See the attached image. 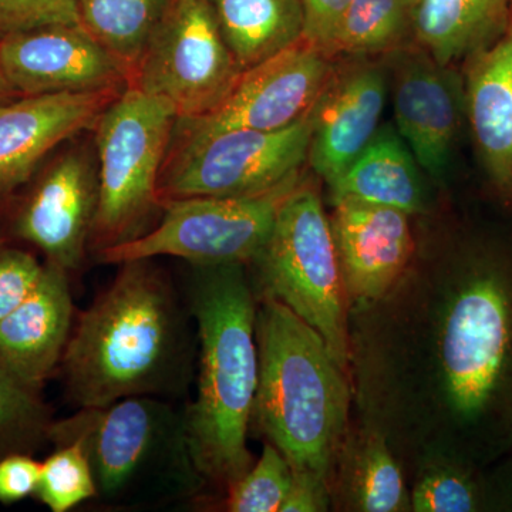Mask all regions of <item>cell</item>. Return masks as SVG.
<instances>
[{
    "mask_svg": "<svg viewBox=\"0 0 512 512\" xmlns=\"http://www.w3.org/2000/svg\"><path fill=\"white\" fill-rule=\"evenodd\" d=\"M173 0H76L79 23L123 67L131 83Z\"/></svg>",
    "mask_w": 512,
    "mask_h": 512,
    "instance_id": "cb8c5ba5",
    "label": "cell"
},
{
    "mask_svg": "<svg viewBox=\"0 0 512 512\" xmlns=\"http://www.w3.org/2000/svg\"><path fill=\"white\" fill-rule=\"evenodd\" d=\"M332 505L342 511H410L406 471L382 434L355 421L330 474Z\"/></svg>",
    "mask_w": 512,
    "mask_h": 512,
    "instance_id": "ffe728a7",
    "label": "cell"
},
{
    "mask_svg": "<svg viewBox=\"0 0 512 512\" xmlns=\"http://www.w3.org/2000/svg\"><path fill=\"white\" fill-rule=\"evenodd\" d=\"M328 187L330 201L348 198L412 217L429 212L420 165L392 124L380 127L369 146Z\"/></svg>",
    "mask_w": 512,
    "mask_h": 512,
    "instance_id": "44dd1931",
    "label": "cell"
},
{
    "mask_svg": "<svg viewBox=\"0 0 512 512\" xmlns=\"http://www.w3.org/2000/svg\"><path fill=\"white\" fill-rule=\"evenodd\" d=\"M76 23V0H0V42L29 30Z\"/></svg>",
    "mask_w": 512,
    "mask_h": 512,
    "instance_id": "4dcf8cb0",
    "label": "cell"
},
{
    "mask_svg": "<svg viewBox=\"0 0 512 512\" xmlns=\"http://www.w3.org/2000/svg\"><path fill=\"white\" fill-rule=\"evenodd\" d=\"M510 0H412L414 46L443 66L476 55L507 32Z\"/></svg>",
    "mask_w": 512,
    "mask_h": 512,
    "instance_id": "7402d4cb",
    "label": "cell"
},
{
    "mask_svg": "<svg viewBox=\"0 0 512 512\" xmlns=\"http://www.w3.org/2000/svg\"><path fill=\"white\" fill-rule=\"evenodd\" d=\"M336 59L311 111L308 163L326 185L335 181L380 128L387 99V73L369 57Z\"/></svg>",
    "mask_w": 512,
    "mask_h": 512,
    "instance_id": "e0dca14e",
    "label": "cell"
},
{
    "mask_svg": "<svg viewBox=\"0 0 512 512\" xmlns=\"http://www.w3.org/2000/svg\"><path fill=\"white\" fill-rule=\"evenodd\" d=\"M225 42L242 70L298 42L305 32L301 0H210Z\"/></svg>",
    "mask_w": 512,
    "mask_h": 512,
    "instance_id": "603a6c76",
    "label": "cell"
},
{
    "mask_svg": "<svg viewBox=\"0 0 512 512\" xmlns=\"http://www.w3.org/2000/svg\"><path fill=\"white\" fill-rule=\"evenodd\" d=\"M396 130L421 170L444 181L463 117L464 84L454 66H443L416 46L394 52Z\"/></svg>",
    "mask_w": 512,
    "mask_h": 512,
    "instance_id": "5bb4252c",
    "label": "cell"
},
{
    "mask_svg": "<svg viewBox=\"0 0 512 512\" xmlns=\"http://www.w3.org/2000/svg\"><path fill=\"white\" fill-rule=\"evenodd\" d=\"M42 463L32 454L13 453L0 458V503L13 504L36 495Z\"/></svg>",
    "mask_w": 512,
    "mask_h": 512,
    "instance_id": "1f68e13d",
    "label": "cell"
},
{
    "mask_svg": "<svg viewBox=\"0 0 512 512\" xmlns=\"http://www.w3.org/2000/svg\"><path fill=\"white\" fill-rule=\"evenodd\" d=\"M302 175L251 197L184 198L164 202L163 217L148 234L106 249L100 264L175 256L190 265H249L264 247L279 208Z\"/></svg>",
    "mask_w": 512,
    "mask_h": 512,
    "instance_id": "30bf717a",
    "label": "cell"
},
{
    "mask_svg": "<svg viewBox=\"0 0 512 512\" xmlns=\"http://www.w3.org/2000/svg\"><path fill=\"white\" fill-rule=\"evenodd\" d=\"M49 443H77L89 458L97 497L121 501L158 476H170L185 490L205 485L195 470L184 413L161 397L131 396L100 407L77 409L53 420Z\"/></svg>",
    "mask_w": 512,
    "mask_h": 512,
    "instance_id": "52a82bcc",
    "label": "cell"
},
{
    "mask_svg": "<svg viewBox=\"0 0 512 512\" xmlns=\"http://www.w3.org/2000/svg\"><path fill=\"white\" fill-rule=\"evenodd\" d=\"M410 511H488L484 471L451 458L424 461L413 471Z\"/></svg>",
    "mask_w": 512,
    "mask_h": 512,
    "instance_id": "484cf974",
    "label": "cell"
},
{
    "mask_svg": "<svg viewBox=\"0 0 512 512\" xmlns=\"http://www.w3.org/2000/svg\"><path fill=\"white\" fill-rule=\"evenodd\" d=\"M73 323L70 275L45 261L28 298L0 322V359L20 382L42 392L60 369Z\"/></svg>",
    "mask_w": 512,
    "mask_h": 512,
    "instance_id": "ac0fdd59",
    "label": "cell"
},
{
    "mask_svg": "<svg viewBox=\"0 0 512 512\" xmlns=\"http://www.w3.org/2000/svg\"><path fill=\"white\" fill-rule=\"evenodd\" d=\"M357 423L404 471L433 458L487 470L512 448V241L466 235L349 313Z\"/></svg>",
    "mask_w": 512,
    "mask_h": 512,
    "instance_id": "6da1fadb",
    "label": "cell"
},
{
    "mask_svg": "<svg viewBox=\"0 0 512 512\" xmlns=\"http://www.w3.org/2000/svg\"><path fill=\"white\" fill-rule=\"evenodd\" d=\"M410 6L412 0H352L320 49L332 59L397 52L410 37Z\"/></svg>",
    "mask_w": 512,
    "mask_h": 512,
    "instance_id": "d4e9b609",
    "label": "cell"
},
{
    "mask_svg": "<svg viewBox=\"0 0 512 512\" xmlns=\"http://www.w3.org/2000/svg\"><path fill=\"white\" fill-rule=\"evenodd\" d=\"M19 97V93L13 89L12 84L6 79L5 73L2 72V67H0V106L19 99Z\"/></svg>",
    "mask_w": 512,
    "mask_h": 512,
    "instance_id": "d590c367",
    "label": "cell"
},
{
    "mask_svg": "<svg viewBox=\"0 0 512 512\" xmlns=\"http://www.w3.org/2000/svg\"><path fill=\"white\" fill-rule=\"evenodd\" d=\"M0 67L20 97L126 90L127 73L80 23L6 37Z\"/></svg>",
    "mask_w": 512,
    "mask_h": 512,
    "instance_id": "4fadbf2b",
    "label": "cell"
},
{
    "mask_svg": "<svg viewBox=\"0 0 512 512\" xmlns=\"http://www.w3.org/2000/svg\"><path fill=\"white\" fill-rule=\"evenodd\" d=\"M124 90L26 96L0 106V212L53 153L92 131Z\"/></svg>",
    "mask_w": 512,
    "mask_h": 512,
    "instance_id": "2e32d148",
    "label": "cell"
},
{
    "mask_svg": "<svg viewBox=\"0 0 512 512\" xmlns=\"http://www.w3.org/2000/svg\"><path fill=\"white\" fill-rule=\"evenodd\" d=\"M312 116L278 131L232 128L173 137L158 181L163 204L184 198L251 197L302 175Z\"/></svg>",
    "mask_w": 512,
    "mask_h": 512,
    "instance_id": "ba28073f",
    "label": "cell"
},
{
    "mask_svg": "<svg viewBox=\"0 0 512 512\" xmlns=\"http://www.w3.org/2000/svg\"><path fill=\"white\" fill-rule=\"evenodd\" d=\"M464 107L488 180L512 204V25L468 57Z\"/></svg>",
    "mask_w": 512,
    "mask_h": 512,
    "instance_id": "d6986e66",
    "label": "cell"
},
{
    "mask_svg": "<svg viewBox=\"0 0 512 512\" xmlns=\"http://www.w3.org/2000/svg\"><path fill=\"white\" fill-rule=\"evenodd\" d=\"M99 205V164L92 131L70 138L8 202L0 239L37 249L45 261L77 274L89 258Z\"/></svg>",
    "mask_w": 512,
    "mask_h": 512,
    "instance_id": "9c48e42d",
    "label": "cell"
},
{
    "mask_svg": "<svg viewBox=\"0 0 512 512\" xmlns=\"http://www.w3.org/2000/svg\"><path fill=\"white\" fill-rule=\"evenodd\" d=\"M52 423L42 392L20 382L0 359V458L35 453L49 441Z\"/></svg>",
    "mask_w": 512,
    "mask_h": 512,
    "instance_id": "4316f807",
    "label": "cell"
},
{
    "mask_svg": "<svg viewBox=\"0 0 512 512\" xmlns=\"http://www.w3.org/2000/svg\"><path fill=\"white\" fill-rule=\"evenodd\" d=\"M255 338L258 386L251 426L292 470L329 481L352 424L349 373L315 329L272 299H258Z\"/></svg>",
    "mask_w": 512,
    "mask_h": 512,
    "instance_id": "277c9868",
    "label": "cell"
},
{
    "mask_svg": "<svg viewBox=\"0 0 512 512\" xmlns=\"http://www.w3.org/2000/svg\"><path fill=\"white\" fill-rule=\"evenodd\" d=\"M117 266L111 284L74 320L60 363L76 409L178 396L190 382L194 343L170 275L153 258Z\"/></svg>",
    "mask_w": 512,
    "mask_h": 512,
    "instance_id": "7a4b0ae2",
    "label": "cell"
},
{
    "mask_svg": "<svg viewBox=\"0 0 512 512\" xmlns=\"http://www.w3.org/2000/svg\"><path fill=\"white\" fill-rule=\"evenodd\" d=\"M332 508L329 481L309 471H295L281 512H325Z\"/></svg>",
    "mask_w": 512,
    "mask_h": 512,
    "instance_id": "d6a6232c",
    "label": "cell"
},
{
    "mask_svg": "<svg viewBox=\"0 0 512 512\" xmlns=\"http://www.w3.org/2000/svg\"><path fill=\"white\" fill-rule=\"evenodd\" d=\"M241 73L210 0H173L130 87L168 101L178 119H198L221 103Z\"/></svg>",
    "mask_w": 512,
    "mask_h": 512,
    "instance_id": "8fae6325",
    "label": "cell"
},
{
    "mask_svg": "<svg viewBox=\"0 0 512 512\" xmlns=\"http://www.w3.org/2000/svg\"><path fill=\"white\" fill-rule=\"evenodd\" d=\"M488 511H512V448L484 470Z\"/></svg>",
    "mask_w": 512,
    "mask_h": 512,
    "instance_id": "e575fe53",
    "label": "cell"
},
{
    "mask_svg": "<svg viewBox=\"0 0 512 512\" xmlns=\"http://www.w3.org/2000/svg\"><path fill=\"white\" fill-rule=\"evenodd\" d=\"M45 269L33 252L0 239V322L28 298Z\"/></svg>",
    "mask_w": 512,
    "mask_h": 512,
    "instance_id": "f546056e",
    "label": "cell"
},
{
    "mask_svg": "<svg viewBox=\"0 0 512 512\" xmlns=\"http://www.w3.org/2000/svg\"><path fill=\"white\" fill-rule=\"evenodd\" d=\"M350 2L352 0H301L305 18L303 37L319 47L325 45Z\"/></svg>",
    "mask_w": 512,
    "mask_h": 512,
    "instance_id": "836d02e7",
    "label": "cell"
},
{
    "mask_svg": "<svg viewBox=\"0 0 512 512\" xmlns=\"http://www.w3.org/2000/svg\"><path fill=\"white\" fill-rule=\"evenodd\" d=\"M336 59L302 37L264 62L242 70L215 109L198 119L177 120L173 137L201 136L232 128L278 131L311 113Z\"/></svg>",
    "mask_w": 512,
    "mask_h": 512,
    "instance_id": "7c38bea8",
    "label": "cell"
},
{
    "mask_svg": "<svg viewBox=\"0 0 512 512\" xmlns=\"http://www.w3.org/2000/svg\"><path fill=\"white\" fill-rule=\"evenodd\" d=\"M329 222L349 313L369 308L390 292L412 264L417 248L412 215L342 198L332 201Z\"/></svg>",
    "mask_w": 512,
    "mask_h": 512,
    "instance_id": "9a60e30c",
    "label": "cell"
},
{
    "mask_svg": "<svg viewBox=\"0 0 512 512\" xmlns=\"http://www.w3.org/2000/svg\"><path fill=\"white\" fill-rule=\"evenodd\" d=\"M191 266L198 379L184 412L185 436L204 484L227 491L254 464L248 431L258 386V298L247 265Z\"/></svg>",
    "mask_w": 512,
    "mask_h": 512,
    "instance_id": "3957f363",
    "label": "cell"
},
{
    "mask_svg": "<svg viewBox=\"0 0 512 512\" xmlns=\"http://www.w3.org/2000/svg\"><path fill=\"white\" fill-rule=\"evenodd\" d=\"M293 470L284 454L271 443L262 456L225 493L229 512H281L291 488Z\"/></svg>",
    "mask_w": 512,
    "mask_h": 512,
    "instance_id": "f1b7e54d",
    "label": "cell"
},
{
    "mask_svg": "<svg viewBox=\"0 0 512 512\" xmlns=\"http://www.w3.org/2000/svg\"><path fill=\"white\" fill-rule=\"evenodd\" d=\"M256 298L282 303L322 336L349 373V303L329 214L311 181L279 208L271 234L252 259Z\"/></svg>",
    "mask_w": 512,
    "mask_h": 512,
    "instance_id": "8992f818",
    "label": "cell"
},
{
    "mask_svg": "<svg viewBox=\"0 0 512 512\" xmlns=\"http://www.w3.org/2000/svg\"><path fill=\"white\" fill-rule=\"evenodd\" d=\"M510 9H511V13H512V0H510Z\"/></svg>",
    "mask_w": 512,
    "mask_h": 512,
    "instance_id": "8d00e7d4",
    "label": "cell"
},
{
    "mask_svg": "<svg viewBox=\"0 0 512 512\" xmlns=\"http://www.w3.org/2000/svg\"><path fill=\"white\" fill-rule=\"evenodd\" d=\"M35 497L52 512H67L97 497L92 467L80 444L57 446L43 461Z\"/></svg>",
    "mask_w": 512,
    "mask_h": 512,
    "instance_id": "83f0119b",
    "label": "cell"
},
{
    "mask_svg": "<svg viewBox=\"0 0 512 512\" xmlns=\"http://www.w3.org/2000/svg\"><path fill=\"white\" fill-rule=\"evenodd\" d=\"M178 116L168 101L128 86L92 130L99 164V205L89 254L148 234L163 217L158 181Z\"/></svg>",
    "mask_w": 512,
    "mask_h": 512,
    "instance_id": "5b68a950",
    "label": "cell"
}]
</instances>
